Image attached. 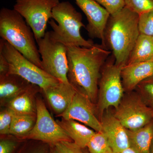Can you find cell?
Wrapping results in <instances>:
<instances>
[{"mask_svg":"<svg viewBox=\"0 0 153 153\" xmlns=\"http://www.w3.org/2000/svg\"><path fill=\"white\" fill-rule=\"evenodd\" d=\"M66 47L68 81L77 91L95 103L102 69L111 51L102 44H94L89 48Z\"/></svg>","mask_w":153,"mask_h":153,"instance_id":"cell-1","label":"cell"},{"mask_svg":"<svg viewBox=\"0 0 153 153\" xmlns=\"http://www.w3.org/2000/svg\"><path fill=\"white\" fill-rule=\"evenodd\" d=\"M139 15L125 7L121 10L110 15L104 32V45L111 51L115 63L123 67L140 34Z\"/></svg>","mask_w":153,"mask_h":153,"instance_id":"cell-2","label":"cell"},{"mask_svg":"<svg viewBox=\"0 0 153 153\" xmlns=\"http://www.w3.org/2000/svg\"><path fill=\"white\" fill-rule=\"evenodd\" d=\"M0 36L28 60L42 68L35 35L24 18L14 9L0 11Z\"/></svg>","mask_w":153,"mask_h":153,"instance_id":"cell-3","label":"cell"},{"mask_svg":"<svg viewBox=\"0 0 153 153\" xmlns=\"http://www.w3.org/2000/svg\"><path fill=\"white\" fill-rule=\"evenodd\" d=\"M49 23L52 29L50 36L55 41L66 46L89 48L94 45L92 40H85L81 36V28L85 27L82 14L69 2H61L55 6Z\"/></svg>","mask_w":153,"mask_h":153,"instance_id":"cell-4","label":"cell"},{"mask_svg":"<svg viewBox=\"0 0 153 153\" xmlns=\"http://www.w3.org/2000/svg\"><path fill=\"white\" fill-rule=\"evenodd\" d=\"M0 51L8 62V74L19 75L29 83L37 85L42 90L60 82L28 60L2 38L0 40Z\"/></svg>","mask_w":153,"mask_h":153,"instance_id":"cell-5","label":"cell"},{"mask_svg":"<svg viewBox=\"0 0 153 153\" xmlns=\"http://www.w3.org/2000/svg\"><path fill=\"white\" fill-rule=\"evenodd\" d=\"M122 68L116 65L113 55L111 60L106 61L102 67L96 105L100 120L111 107L116 109L123 97L125 91L121 76Z\"/></svg>","mask_w":153,"mask_h":153,"instance_id":"cell-6","label":"cell"},{"mask_svg":"<svg viewBox=\"0 0 153 153\" xmlns=\"http://www.w3.org/2000/svg\"><path fill=\"white\" fill-rule=\"evenodd\" d=\"M41 55L42 69L60 82L69 84L67 47L53 40L49 32L36 41Z\"/></svg>","mask_w":153,"mask_h":153,"instance_id":"cell-7","label":"cell"},{"mask_svg":"<svg viewBox=\"0 0 153 153\" xmlns=\"http://www.w3.org/2000/svg\"><path fill=\"white\" fill-rule=\"evenodd\" d=\"M113 113L130 130L140 128L153 120L152 111L137 91L126 92Z\"/></svg>","mask_w":153,"mask_h":153,"instance_id":"cell-8","label":"cell"},{"mask_svg":"<svg viewBox=\"0 0 153 153\" xmlns=\"http://www.w3.org/2000/svg\"><path fill=\"white\" fill-rule=\"evenodd\" d=\"M60 2L59 0H16L13 9L30 26L37 41L45 36L52 10Z\"/></svg>","mask_w":153,"mask_h":153,"instance_id":"cell-9","label":"cell"},{"mask_svg":"<svg viewBox=\"0 0 153 153\" xmlns=\"http://www.w3.org/2000/svg\"><path fill=\"white\" fill-rule=\"evenodd\" d=\"M36 108V124L24 138L38 140L54 145L61 141H72L57 121L53 119L44 102L37 100Z\"/></svg>","mask_w":153,"mask_h":153,"instance_id":"cell-10","label":"cell"},{"mask_svg":"<svg viewBox=\"0 0 153 153\" xmlns=\"http://www.w3.org/2000/svg\"><path fill=\"white\" fill-rule=\"evenodd\" d=\"M97 114L94 103L87 96L77 91L70 105L60 117L77 121L96 132H102L101 121Z\"/></svg>","mask_w":153,"mask_h":153,"instance_id":"cell-11","label":"cell"},{"mask_svg":"<svg viewBox=\"0 0 153 153\" xmlns=\"http://www.w3.org/2000/svg\"><path fill=\"white\" fill-rule=\"evenodd\" d=\"M76 4L86 16L85 29L91 38H98L104 43V32L110 14L94 0H75Z\"/></svg>","mask_w":153,"mask_h":153,"instance_id":"cell-12","label":"cell"},{"mask_svg":"<svg viewBox=\"0 0 153 153\" xmlns=\"http://www.w3.org/2000/svg\"><path fill=\"white\" fill-rule=\"evenodd\" d=\"M102 132L105 135L113 153L123 150L130 147L127 130L108 110L100 119Z\"/></svg>","mask_w":153,"mask_h":153,"instance_id":"cell-13","label":"cell"},{"mask_svg":"<svg viewBox=\"0 0 153 153\" xmlns=\"http://www.w3.org/2000/svg\"><path fill=\"white\" fill-rule=\"evenodd\" d=\"M43 91L50 106L59 116L68 108L77 91L70 83L61 82Z\"/></svg>","mask_w":153,"mask_h":153,"instance_id":"cell-14","label":"cell"},{"mask_svg":"<svg viewBox=\"0 0 153 153\" xmlns=\"http://www.w3.org/2000/svg\"><path fill=\"white\" fill-rule=\"evenodd\" d=\"M153 75V61L128 64L121 72L125 92L135 90L137 85L145 79Z\"/></svg>","mask_w":153,"mask_h":153,"instance_id":"cell-15","label":"cell"},{"mask_svg":"<svg viewBox=\"0 0 153 153\" xmlns=\"http://www.w3.org/2000/svg\"><path fill=\"white\" fill-rule=\"evenodd\" d=\"M56 121L71 140L82 149L87 147L88 143L96 133L89 127L73 120L62 118Z\"/></svg>","mask_w":153,"mask_h":153,"instance_id":"cell-16","label":"cell"},{"mask_svg":"<svg viewBox=\"0 0 153 153\" xmlns=\"http://www.w3.org/2000/svg\"><path fill=\"white\" fill-rule=\"evenodd\" d=\"M127 130L130 147L138 153H150L153 140V120L137 129Z\"/></svg>","mask_w":153,"mask_h":153,"instance_id":"cell-17","label":"cell"},{"mask_svg":"<svg viewBox=\"0 0 153 153\" xmlns=\"http://www.w3.org/2000/svg\"><path fill=\"white\" fill-rule=\"evenodd\" d=\"M31 85L27 80L16 74H8L1 77L0 97L10 101L25 91Z\"/></svg>","mask_w":153,"mask_h":153,"instance_id":"cell-18","label":"cell"},{"mask_svg":"<svg viewBox=\"0 0 153 153\" xmlns=\"http://www.w3.org/2000/svg\"><path fill=\"white\" fill-rule=\"evenodd\" d=\"M153 61V39L140 34L132 50L126 65Z\"/></svg>","mask_w":153,"mask_h":153,"instance_id":"cell-19","label":"cell"},{"mask_svg":"<svg viewBox=\"0 0 153 153\" xmlns=\"http://www.w3.org/2000/svg\"><path fill=\"white\" fill-rule=\"evenodd\" d=\"M36 85L31 84L24 92L9 101L8 108L15 113L36 114V108L31 96V91Z\"/></svg>","mask_w":153,"mask_h":153,"instance_id":"cell-20","label":"cell"},{"mask_svg":"<svg viewBox=\"0 0 153 153\" xmlns=\"http://www.w3.org/2000/svg\"><path fill=\"white\" fill-rule=\"evenodd\" d=\"M36 120V114L14 113L10 134L25 137L33 129Z\"/></svg>","mask_w":153,"mask_h":153,"instance_id":"cell-21","label":"cell"},{"mask_svg":"<svg viewBox=\"0 0 153 153\" xmlns=\"http://www.w3.org/2000/svg\"><path fill=\"white\" fill-rule=\"evenodd\" d=\"M86 147L89 153H114L107 138L102 132H96Z\"/></svg>","mask_w":153,"mask_h":153,"instance_id":"cell-22","label":"cell"},{"mask_svg":"<svg viewBox=\"0 0 153 153\" xmlns=\"http://www.w3.org/2000/svg\"><path fill=\"white\" fill-rule=\"evenodd\" d=\"M125 7L138 14L153 10V0H124Z\"/></svg>","mask_w":153,"mask_h":153,"instance_id":"cell-23","label":"cell"},{"mask_svg":"<svg viewBox=\"0 0 153 153\" xmlns=\"http://www.w3.org/2000/svg\"><path fill=\"white\" fill-rule=\"evenodd\" d=\"M139 29L140 34L153 36V10L139 15Z\"/></svg>","mask_w":153,"mask_h":153,"instance_id":"cell-24","label":"cell"},{"mask_svg":"<svg viewBox=\"0 0 153 153\" xmlns=\"http://www.w3.org/2000/svg\"><path fill=\"white\" fill-rule=\"evenodd\" d=\"M135 90L145 101H153V75L141 82Z\"/></svg>","mask_w":153,"mask_h":153,"instance_id":"cell-25","label":"cell"},{"mask_svg":"<svg viewBox=\"0 0 153 153\" xmlns=\"http://www.w3.org/2000/svg\"><path fill=\"white\" fill-rule=\"evenodd\" d=\"M14 112L8 108L0 113V134H10Z\"/></svg>","mask_w":153,"mask_h":153,"instance_id":"cell-26","label":"cell"},{"mask_svg":"<svg viewBox=\"0 0 153 153\" xmlns=\"http://www.w3.org/2000/svg\"><path fill=\"white\" fill-rule=\"evenodd\" d=\"M104 7L110 15L121 10L125 7L124 0H94Z\"/></svg>","mask_w":153,"mask_h":153,"instance_id":"cell-27","label":"cell"},{"mask_svg":"<svg viewBox=\"0 0 153 153\" xmlns=\"http://www.w3.org/2000/svg\"><path fill=\"white\" fill-rule=\"evenodd\" d=\"M55 146L56 153H83L82 149L72 141H61Z\"/></svg>","mask_w":153,"mask_h":153,"instance_id":"cell-28","label":"cell"},{"mask_svg":"<svg viewBox=\"0 0 153 153\" xmlns=\"http://www.w3.org/2000/svg\"><path fill=\"white\" fill-rule=\"evenodd\" d=\"M16 143L10 140H2L0 141V153H11L16 147Z\"/></svg>","mask_w":153,"mask_h":153,"instance_id":"cell-29","label":"cell"},{"mask_svg":"<svg viewBox=\"0 0 153 153\" xmlns=\"http://www.w3.org/2000/svg\"><path fill=\"white\" fill-rule=\"evenodd\" d=\"M9 65L7 60L1 51H0V76H6L8 73Z\"/></svg>","mask_w":153,"mask_h":153,"instance_id":"cell-30","label":"cell"},{"mask_svg":"<svg viewBox=\"0 0 153 153\" xmlns=\"http://www.w3.org/2000/svg\"><path fill=\"white\" fill-rule=\"evenodd\" d=\"M115 153H138V152H137L133 148L130 147L120 152Z\"/></svg>","mask_w":153,"mask_h":153,"instance_id":"cell-31","label":"cell"},{"mask_svg":"<svg viewBox=\"0 0 153 153\" xmlns=\"http://www.w3.org/2000/svg\"><path fill=\"white\" fill-rule=\"evenodd\" d=\"M146 102L149 105V106L151 108V109L153 113V101H146Z\"/></svg>","mask_w":153,"mask_h":153,"instance_id":"cell-32","label":"cell"},{"mask_svg":"<svg viewBox=\"0 0 153 153\" xmlns=\"http://www.w3.org/2000/svg\"><path fill=\"white\" fill-rule=\"evenodd\" d=\"M150 153H153V140L152 146H151Z\"/></svg>","mask_w":153,"mask_h":153,"instance_id":"cell-33","label":"cell"},{"mask_svg":"<svg viewBox=\"0 0 153 153\" xmlns=\"http://www.w3.org/2000/svg\"><path fill=\"white\" fill-rule=\"evenodd\" d=\"M35 153H44V152L43 151H38V152H36Z\"/></svg>","mask_w":153,"mask_h":153,"instance_id":"cell-34","label":"cell"},{"mask_svg":"<svg viewBox=\"0 0 153 153\" xmlns=\"http://www.w3.org/2000/svg\"><path fill=\"white\" fill-rule=\"evenodd\" d=\"M51 153H56V151H55V150L53 151V152H51Z\"/></svg>","mask_w":153,"mask_h":153,"instance_id":"cell-35","label":"cell"},{"mask_svg":"<svg viewBox=\"0 0 153 153\" xmlns=\"http://www.w3.org/2000/svg\"><path fill=\"white\" fill-rule=\"evenodd\" d=\"M83 153H88V152H83Z\"/></svg>","mask_w":153,"mask_h":153,"instance_id":"cell-36","label":"cell"},{"mask_svg":"<svg viewBox=\"0 0 153 153\" xmlns=\"http://www.w3.org/2000/svg\"><path fill=\"white\" fill-rule=\"evenodd\" d=\"M152 37V38H153V36Z\"/></svg>","mask_w":153,"mask_h":153,"instance_id":"cell-37","label":"cell"}]
</instances>
